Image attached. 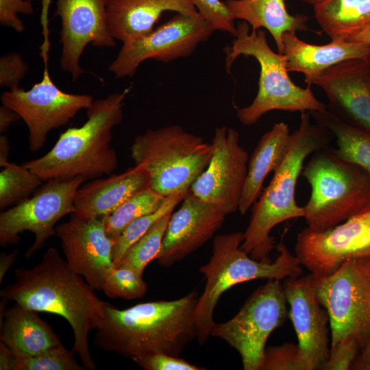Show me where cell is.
Returning a JSON list of instances; mask_svg holds the SVG:
<instances>
[{"label": "cell", "mask_w": 370, "mask_h": 370, "mask_svg": "<svg viewBox=\"0 0 370 370\" xmlns=\"http://www.w3.org/2000/svg\"><path fill=\"white\" fill-rule=\"evenodd\" d=\"M315 280L317 298L329 315L330 348L353 338L360 349L370 340V256L347 260Z\"/></svg>", "instance_id": "cell-9"}, {"label": "cell", "mask_w": 370, "mask_h": 370, "mask_svg": "<svg viewBox=\"0 0 370 370\" xmlns=\"http://www.w3.org/2000/svg\"><path fill=\"white\" fill-rule=\"evenodd\" d=\"M147 187H149V175L137 166L119 174L112 173L106 177L89 180L76 191L73 216L83 221L101 219Z\"/></svg>", "instance_id": "cell-21"}, {"label": "cell", "mask_w": 370, "mask_h": 370, "mask_svg": "<svg viewBox=\"0 0 370 370\" xmlns=\"http://www.w3.org/2000/svg\"><path fill=\"white\" fill-rule=\"evenodd\" d=\"M225 3L234 19L246 22L252 30H268L280 53H283L284 33L310 31L308 17L289 14L284 0H226Z\"/></svg>", "instance_id": "cell-25"}, {"label": "cell", "mask_w": 370, "mask_h": 370, "mask_svg": "<svg viewBox=\"0 0 370 370\" xmlns=\"http://www.w3.org/2000/svg\"><path fill=\"white\" fill-rule=\"evenodd\" d=\"M10 144L8 137L4 134L0 136V166L2 168L9 162Z\"/></svg>", "instance_id": "cell-45"}, {"label": "cell", "mask_w": 370, "mask_h": 370, "mask_svg": "<svg viewBox=\"0 0 370 370\" xmlns=\"http://www.w3.org/2000/svg\"><path fill=\"white\" fill-rule=\"evenodd\" d=\"M84 182L81 177L48 180L30 198L3 210L0 214L1 246L16 245L21 233L31 232L34 241L25 253V258H31L56 235L58 221L74 214V197Z\"/></svg>", "instance_id": "cell-11"}, {"label": "cell", "mask_w": 370, "mask_h": 370, "mask_svg": "<svg viewBox=\"0 0 370 370\" xmlns=\"http://www.w3.org/2000/svg\"><path fill=\"white\" fill-rule=\"evenodd\" d=\"M226 215L189 189L180 208L172 213L156 260L164 267L196 251L219 230Z\"/></svg>", "instance_id": "cell-20"}, {"label": "cell", "mask_w": 370, "mask_h": 370, "mask_svg": "<svg viewBox=\"0 0 370 370\" xmlns=\"http://www.w3.org/2000/svg\"><path fill=\"white\" fill-rule=\"evenodd\" d=\"M198 292L171 301H153L120 310L108 303L94 345L138 363L158 353L179 356L197 336Z\"/></svg>", "instance_id": "cell-2"}, {"label": "cell", "mask_w": 370, "mask_h": 370, "mask_svg": "<svg viewBox=\"0 0 370 370\" xmlns=\"http://www.w3.org/2000/svg\"><path fill=\"white\" fill-rule=\"evenodd\" d=\"M45 182L23 164L9 162L0 172L1 210L28 199Z\"/></svg>", "instance_id": "cell-30"}, {"label": "cell", "mask_w": 370, "mask_h": 370, "mask_svg": "<svg viewBox=\"0 0 370 370\" xmlns=\"http://www.w3.org/2000/svg\"><path fill=\"white\" fill-rule=\"evenodd\" d=\"M16 359L12 350L0 341V370H14Z\"/></svg>", "instance_id": "cell-43"}, {"label": "cell", "mask_w": 370, "mask_h": 370, "mask_svg": "<svg viewBox=\"0 0 370 370\" xmlns=\"http://www.w3.org/2000/svg\"><path fill=\"white\" fill-rule=\"evenodd\" d=\"M214 32L200 14L192 16L177 13L147 36L123 43L109 71L116 77H131L146 60L169 63L186 58Z\"/></svg>", "instance_id": "cell-13"}, {"label": "cell", "mask_w": 370, "mask_h": 370, "mask_svg": "<svg viewBox=\"0 0 370 370\" xmlns=\"http://www.w3.org/2000/svg\"><path fill=\"white\" fill-rule=\"evenodd\" d=\"M301 175L310 186L303 206L310 229L323 232L345 221L370 203V175L327 147L314 151Z\"/></svg>", "instance_id": "cell-8"}, {"label": "cell", "mask_w": 370, "mask_h": 370, "mask_svg": "<svg viewBox=\"0 0 370 370\" xmlns=\"http://www.w3.org/2000/svg\"><path fill=\"white\" fill-rule=\"evenodd\" d=\"M317 22L331 40H348L370 26V0H321L314 5Z\"/></svg>", "instance_id": "cell-27"}, {"label": "cell", "mask_w": 370, "mask_h": 370, "mask_svg": "<svg viewBox=\"0 0 370 370\" xmlns=\"http://www.w3.org/2000/svg\"><path fill=\"white\" fill-rule=\"evenodd\" d=\"M350 369L370 370V340L360 349Z\"/></svg>", "instance_id": "cell-42"}, {"label": "cell", "mask_w": 370, "mask_h": 370, "mask_svg": "<svg viewBox=\"0 0 370 370\" xmlns=\"http://www.w3.org/2000/svg\"><path fill=\"white\" fill-rule=\"evenodd\" d=\"M138 366L145 370H202L205 368L164 353H158L141 360Z\"/></svg>", "instance_id": "cell-40"}, {"label": "cell", "mask_w": 370, "mask_h": 370, "mask_svg": "<svg viewBox=\"0 0 370 370\" xmlns=\"http://www.w3.org/2000/svg\"><path fill=\"white\" fill-rule=\"evenodd\" d=\"M347 40L356 42L370 46V26L366 27Z\"/></svg>", "instance_id": "cell-46"}, {"label": "cell", "mask_w": 370, "mask_h": 370, "mask_svg": "<svg viewBox=\"0 0 370 370\" xmlns=\"http://www.w3.org/2000/svg\"><path fill=\"white\" fill-rule=\"evenodd\" d=\"M73 356L62 344L51 347L35 356L16 358L14 370H83Z\"/></svg>", "instance_id": "cell-34"}, {"label": "cell", "mask_w": 370, "mask_h": 370, "mask_svg": "<svg viewBox=\"0 0 370 370\" xmlns=\"http://www.w3.org/2000/svg\"><path fill=\"white\" fill-rule=\"evenodd\" d=\"M55 16L62 23L60 66L75 82L84 72L79 62L89 43L115 46L107 25V0H56Z\"/></svg>", "instance_id": "cell-17"}, {"label": "cell", "mask_w": 370, "mask_h": 370, "mask_svg": "<svg viewBox=\"0 0 370 370\" xmlns=\"http://www.w3.org/2000/svg\"><path fill=\"white\" fill-rule=\"evenodd\" d=\"M330 132L315 122L308 111L301 112L299 127L290 135L287 151L273 171L269 185L252 206L249 224L243 232L241 248L252 258L272 262L270 254L275 247L271 232L277 225L304 217V207L295 200L298 177L306 158L314 151L329 147Z\"/></svg>", "instance_id": "cell-4"}, {"label": "cell", "mask_w": 370, "mask_h": 370, "mask_svg": "<svg viewBox=\"0 0 370 370\" xmlns=\"http://www.w3.org/2000/svg\"><path fill=\"white\" fill-rule=\"evenodd\" d=\"M28 70L27 63L21 55L12 52L0 58V86L13 90L19 88Z\"/></svg>", "instance_id": "cell-37"}, {"label": "cell", "mask_w": 370, "mask_h": 370, "mask_svg": "<svg viewBox=\"0 0 370 370\" xmlns=\"http://www.w3.org/2000/svg\"><path fill=\"white\" fill-rule=\"evenodd\" d=\"M188 191H183L166 197L164 202L155 212L139 217L132 221L124 230L114 239L112 259L114 267L119 264L125 251L158 220L174 208L184 199Z\"/></svg>", "instance_id": "cell-32"}, {"label": "cell", "mask_w": 370, "mask_h": 370, "mask_svg": "<svg viewBox=\"0 0 370 370\" xmlns=\"http://www.w3.org/2000/svg\"><path fill=\"white\" fill-rule=\"evenodd\" d=\"M101 291L110 298L136 299L146 294L147 285L143 274L132 268L118 266L106 277Z\"/></svg>", "instance_id": "cell-33"}, {"label": "cell", "mask_w": 370, "mask_h": 370, "mask_svg": "<svg viewBox=\"0 0 370 370\" xmlns=\"http://www.w3.org/2000/svg\"><path fill=\"white\" fill-rule=\"evenodd\" d=\"M283 54L288 72H299L308 85L330 67L341 62L367 58L370 46L344 39L331 40L326 45L309 44L300 40L295 32L283 35Z\"/></svg>", "instance_id": "cell-23"}, {"label": "cell", "mask_w": 370, "mask_h": 370, "mask_svg": "<svg viewBox=\"0 0 370 370\" xmlns=\"http://www.w3.org/2000/svg\"><path fill=\"white\" fill-rule=\"evenodd\" d=\"M261 370H303L298 344L285 343L266 348Z\"/></svg>", "instance_id": "cell-36"}, {"label": "cell", "mask_w": 370, "mask_h": 370, "mask_svg": "<svg viewBox=\"0 0 370 370\" xmlns=\"http://www.w3.org/2000/svg\"><path fill=\"white\" fill-rule=\"evenodd\" d=\"M130 89L94 101L82 126L68 128L46 154L23 164L44 181L72 177L89 181L112 174L119 158L111 145L112 131L123 120V101Z\"/></svg>", "instance_id": "cell-3"}, {"label": "cell", "mask_w": 370, "mask_h": 370, "mask_svg": "<svg viewBox=\"0 0 370 370\" xmlns=\"http://www.w3.org/2000/svg\"><path fill=\"white\" fill-rule=\"evenodd\" d=\"M290 130L284 122L275 123L258 141L248 162L238 211L245 214L262 193L264 181L282 161L290 143Z\"/></svg>", "instance_id": "cell-26"}, {"label": "cell", "mask_w": 370, "mask_h": 370, "mask_svg": "<svg viewBox=\"0 0 370 370\" xmlns=\"http://www.w3.org/2000/svg\"><path fill=\"white\" fill-rule=\"evenodd\" d=\"M287 304L280 280H269L254 291L234 317L215 323L211 336L238 352L243 369L261 370L269 336L288 317Z\"/></svg>", "instance_id": "cell-10"}, {"label": "cell", "mask_w": 370, "mask_h": 370, "mask_svg": "<svg viewBox=\"0 0 370 370\" xmlns=\"http://www.w3.org/2000/svg\"><path fill=\"white\" fill-rule=\"evenodd\" d=\"M14 275V282L1 289V300L65 319L73 333L72 352L86 369L95 370L88 335L101 324L108 302L71 269L56 247L48 248L38 264L18 267Z\"/></svg>", "instance_id": "cell-1"}, {"label": "cell", "mask_w": 370, "mask_h": 370, "mask_svg": "<svg viewBox=\"0 0 370 370\" xmlns=\"http://www.w3.org/2000/svg\"><path fill=\"white\" fill-rule=\"evenodd\" d=\"M291 318L297 339L303 370H319L330 352L329 315L317 296L315 277L310 273L287 278L283 282Z\"/></svg>", "instance_id": "cell-16"}, {"label": "cell", "mask_w": 370, "mask_h": 370, "mask_svg": "<svg viewBox=\"0 0 370 370\" xmlns=\"http://www.w3.org/2000/svg\"><path fill=\"white\" fill-rule=\"evenodd\" d=\"M0 341L16 358L35 356L62 344L60 337L38 312L14 303L0 320Z\"/></svg>", "instance_id": "cell-24"}, {"label": "cell", "mask_w": 370, "mask_h": 370, "mask_svg": "<svg viewBox=\"0 0 370 370\" xmlns=\"http://www.w3.org/2000/svg\"><path fill=\"white\" fill-rule=\"evenodd\" d=\"M211 145L210 162L190 190L227 216L238 211L249 155L240 145L238 132L232 127L216 128Z\"/></svg>", "instance_id": "cell-15"}, {"label": "cell", "mask_w": 370, "mask_h": 370, "mask_svg": "<svg viewBox=\"0 0 370 370\" xmlns=\"http://www.w3.org/2000/svg\"><path fill=\"white\" fill-rule=\"evenodd\" d=\"M166 11L199 15L191 0H107L110 34L123 43L147 36Z\"/></svg>", "instance_id": "cell-22"}, {"label": "cell", "mask_w": 370, "mask_h": 370, "mask_svg": "<svg viewBox=\"0 0 370 370\" xmlns=\"http://www.w3.org/2000/svg\"><path fill=\"white\" fill-rule=\"evenodd\" d=\"M302 1L306 3H308V4H311L312 5H314V4L319 3V1H321V0H301Z\"/></svg>", "instance_id": "cell-47"}, {"label": "cell", "mask_w": 370, "mask_h": 370, "mask_svg": "<svg viewBox=\"0 0 370 370\" xmlns=\"http://www.w3.org/2000/svg\"><path fill=\"white\" fill-rule=\"evenodd\" d=\"M312 84L324 92L327 109L343 122L370 134V68L367 58L341 62Z\"/></svg>", "instance_id": "cell-19"}, {"label": "cell", "mask_w": 370, "mask_h": 370, "mask_svg": "<svg viewBox=\"0 0 370 370\" xmlns=\"http://www.w3.org/2000/svg\"><path fill=\"white\" fill-rule=\"evenodd\" d=\"M199 14L215 30L230 33L235 37L237 28L234 18L225 2L221 0H191Z\"/></svg>", "instance_id": "cell-35"}, {"label": "cell", "mask_w": 370, "mask_h": 370, "mask_svg": "<svg viewBox=\"0 0 370 370\" xmlns=\"http://www.w3.org/2000/svg\"><path fill=\"white\" fill-rule=\"evenodd\" d=\"M367 60H368L369 65V68H370V54H369V56L367 57Z\"/></svg>", "instance_id": "cell-48"}, {"label": "cell", "mask_w": 370, "mask_h": 370, "mask_svg": "<svg viewBox=\"0 0 370 370\" xmlns=\"http://www.w3.org/2000/svg\"><path fill=\"white\" fill-rule=\"evenodd\" d=\"M1 101L25 123L29 149L32 152L43 148L51 130L66 125L80 110H88L94 101L91 95L60 90L51 80L47 66L40 82L28 90L19 87L5 91Z\"/></svg>", "instance_id": "cell-12"}, {"label": "cell", "mask_w": 370, "mask_h": 370, "mask_svg": "<svg viewBox=\"0 0 370 370\" xmlns=\"http://www.w3.org/2000/svg\"><path fill=\"white\" fill-rule=\"evenodd\" d=\"M237 33L232 45L225 48V68L229 71L240 56L253 57L260 68L258 90L247 106L238 108L236 116L245 125H251L271 110L314 112L326 110L312 92L310 85L301 88L295 84L288 75L286 58L269 47L266 32L252 30L245 21L236 26Z\"/></svg>", "instance_id": "cell-6"}, {"label": "cell", "mask_w": 370, "mask_h": 370, "mask_svg": "<svg viewBox=\"0 0 370 370\" xmlns=\"http://www.w3.org/2000/svg\"><path fill=\"white\" fill-rule=\"evenodd\" d=\"M310 112L314 122L335 137L334 153L370 175V134L343 122L328 109Z\"/></svg>", "instance_id": "cell-28"}, {"label": "cell", "mask_w": 370, "mask_h": 370, "mask_svg": "<svg viewBox=\"0 0 370 370\" xmlns=\"http://www.w3.org/2000/svg\"><path fill=\"white\" fill-rule=\"evenodd\" d=\"M34 6L30 0H0V23L13 29L16 32H23L25 25L18 14H32Z\"/></svg>", "instance_id": "cell-39"}, {"label": "cell", "mask_w": 370, "mask_h": 370, "mask_svg": "<svg viewBox=\"0 0 370 370\" xmlns=\"http://www.w3.org/2000/svg\"><path fill=\"white\" fill-rule=\"evenodd\" d=\"M21 119L20 116L5 105L0 106V133L4 134L16 121Z\"/></svg>", "instance_id": "cell-41"}, {"label": "cell", "mask_w": 370, "mask_h": 370, "mask_svg": "<svg viewBox=\"0 0 370 370\" xmlns=\"http://www.w3.org/2000/svg\"><path fill=\"white\" fill-rule=\"evenodd\" d=\"M30 1H36V0H30Z\"/></svg>", "instance_id": "cell-49"}, {"label": "cell", "mask_w": 370, "mask_h": 370, "mask_svg": "<svg viewBox=\"0 0 370 370\" xmlns=\"http://www.w3.org/2000/svg\"><path fill=\"white\" fill-rule=\"evenodd\" d=\"M130 151L134 166L149 175V187L165 197L188 191L212 155L211 144L178 125L137 135Z\"/></svg>", "instance_id": "cell-7"}, {"label": "cell", "mask_w": 370, "mask_h": 370, "mask_svg": "<svg viewBox=\"0 0 370 370\" xmlns=\"http://www.w3.org/2000/svg\"><path fill=\"white\" fill-rule=\"evenodd\" d=\"M166 198L150 187L138 191L113 212L102 218L106 234L115 238L132 221L160 208Z\"/></svg>", "instance_id": "cell-29"}, {"label": "cell", "mask_w": 370, "mask_h": 370, "mask_svg": "<svg viewBox=\"0 0 370 370\" xmlns=\"http://www.w3.org/2000/svg\"><path fill=\"white\" fill-rule=\"evenodd\" d=\"M295 252L301 265L316 278L332 274L347 260L370 256V203L329 230L303 229Z\"/></svg>", "instance_id": "cell-14"}, {"label": "cell", "mask_w": 370, "mask_h": 370, "mask_svg": "<svg viewBox=\"0 0 370 370\" xmlns=\"http://www.w3.org/2000/svg\"><path fill=\"white\" fill-rule=\"evenodd\" d=\"M66 261L95 290L101 291L114 268V239L106 234L101 219L83 221L73 216L56 227Z\"/></svg>", "instance_id": "cell-18"}, {"label": "cell", "mask_w": 370, "mask_h": 370, "mask_svg": "<svg viewBox=\"0 0 370 370\" xmlns=\"http://www.w3.org/2000/svg\"><path fill=\"white\" fill-rule=\"evenodd\" d=\"M171 214L172 212L162 217L134 242L125 251L116 267H128L143 274L146 267L156 260L160 251Z\"/></svg>", "instance_id": "cell-31"}, {"label": "cell", "mask_w": 370, "mask_h": 370, "mask_svg": "<svg viewBox=\"0 0 370 370\" xmlns=\"http://www.w3.org/2000/svg\"><path fill=\"white\" fill-rule=\"evenodd\" d=\"M19 252L17 249L11 251L9 254L3 251L0 255V283L6 274L7 271L10 269L12 265L15 262Z\"/></svg>", "instance_id": "cell-44"}, {"label": "cell", "mask_w": 370, "mask_h": 370, "mask_svg": "<svg viewBox=\"0 0 370 370\" xmlns=\"http://www.w3.org/2000/svg\"><path fill=\"white\" fill-rule=\"evenodd\" d=\"M243 240L242 232L217 235L209 262L199 268L206 280L195 309L197 338L200 345L211 336L215 324L214 310L223 293L231 287L254 280H281L303 274L299 260L282 241L275 246L278 255L275 261L264 262L252 258L241 248Z\"/></svg>", "instance_id": "cell-5"}, {"label": "cell", "mask_w": 370, "mask_h": 370, "mask_svg": "<svg viewBox=\"0 0 370 370\" xmlns=\"http://www.w3.org/2000/svg\"><path fill=\"white\" fill-rule=\"evenodd\" d=\"M360 350L358 342L346 338L330 348V356L321 370H348Z\"/></svg>", "instance_id": "cell-38"}]
</instances>
